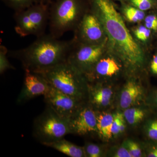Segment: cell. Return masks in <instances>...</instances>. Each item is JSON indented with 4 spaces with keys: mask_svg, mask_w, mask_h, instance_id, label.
I'll list each match as a JSON object with an SVG mask.
<instances>
[{
    "mask_svg": "<svg viewBox=\"0 0 157 157\" xmlns=\"http://www.w3.org/2000/svg\"><path fill=\"white\" fill-rule=\"evenodd\" d=\"M147 134L150 139L157 141V119L149 123L147 127Z\"/></svg>",
    "mask_w": 157,
    "mask_h": 157,
    "instance_id": "obj_26",
    "label": "cell"
},
{
    "mask_svg": "<svg viewBox=\"0 0 157 157\" xmlns=\"http://www.w3.org/2000/svg\"></svg>",
    "mask_w": 157,
    "mask_h": 157,
    "instance_id": "obj_33",
    "label": "cell"
},
{
    "mask_svg": "<svg viewBox=\"0 0 157 157\" xmlns=\"http://www.w3.org/2000/svg\"><path fill=\"white\" fill-rule=\"evenodd\" d=\"M56 0H42V2L45 3V4H48L50 5L53 2Z\"/></svg>",
    "mask_w": 157,
    "mask_h": 157,
    "instance_id": "obj_31",
    "label": "cell"
},
{
    "mask_svg": "<svg viewBox=\"0 0 157 157\" xmlns=\"http://www.w3.org/2000/svg\"><path fill=\"white\" fill-rule=\"evenodd\" d=\"M141 94L142 90L140 86L133 82H128L121 94V107L124 109L129 108L136 102Z\"/></svg>",
    "mask_w": 157,
    "mask_h": 157,
    "instance_id": "obj_14",
    "label": "cell"
},
{
    "mask_svg": "<svg viewBox=\"0 0 157 157\" xmlns=\"http://www.w3.org/2000/svg\"><path fill=\"white\" fill-rule=\"evenodd\" d=\"M124 12L127 19L132 22L141 21L145 15L144 11L133 6H126L124 8Z\"/></svg>",
    "mask_w": 157,
    "mask_h": 157,
    "instance_id": "obj_19",
    "label": "cell"
},
{
    "mask_svg": "<svg viewBox=\"0 0 157 157\" xmlns=\"http://www.w3.org/2000/svg\"><path fill=\"white\" fill-rule=\"evenodd\" d=\"M119 70V66L114 60L106 58L100 59L89 72H94L95 76H110Z\"/></svg>",
    "mask_w": 157,
    "mask_h": 157,
    "instance_id": "obj_15",
    "label": "cell"
},
{
    "mask_svg": "<svg viewBox=\"0 0 157 157\" xmlns=\"http://www.w3.org/2000/svg\"><path fill=\"white\" fill-rule=\"evenodd\" d=\"M135 33L137 39L141 41H145L150 36L151 30L145 26H141L136 29Z\"/></svg>",
    "mask_w": 157,
    "mask_h": 157,
    "instance_id": "obj_25",
    "label": "cell"
},
{
    "mask_svg": "<svg viewBox=\"0 0 157 157\" xmlns=\"http://www.w3.org/2000/svg\"><path fill=\"white\" fill-rule=\"evenodd\" d=\"M9 8L15 12L22 11L30 6L40 2L42 0H2Z\"/></svg>",
    "mask_w": 157,
    "mask_h": 157,
    "instance_id": "obj_17",
    "label": "cell"
},
{
    "mask_svg": "<svg viewBox=\"0 0 157 157\" xmlns=\"http://www.w3.org/2000/svg\"><path fill=\"white\" fill-rule=\"evenodd\" d=\"M147 157H157V147L153 148L152 149L149 153Z\"/></svg>",
    "mask_w": 157,
    "mask_h": 157,
    "instance_id": "obj_30",
    "label": "cell"
},
{
    "mask_svg": "<svg viewBox=\"0 0 157 157\" xmlns=\"http://www.w3.org/2000/svg\"><path fill=\"white\" fill-rule=\"evenodd\" d=\"M76 29L77 36L73 40L80 44H99L104 31L100 21L92 12L85 14Z\"/></svg>",
    "mask_w": 157,
    "mask_h": 157,
    "instance_id": "obj_9",
    "label": "cell"
},
{
    "mask_svg": "<svg viewBox=\"0 0 157 157\" xmlns=\"http://www.w3.org/2000/svg\"><path fill=\"white\" fill-rule=\"evenodd\" d=\"M73 44V39L61 41L45 34L28 47L9 54L21 62L25 71L42 73L67 61Z\"/></svg>",
    "mask_w": 157,
    "mask_h": 157,
    "instance_id": "obj_2",
    "label": "cell"
},
{
    "mask_svg": "<svg viewBox=\"0 0 157 157\" xmlns=\"http://www.w3.org/2000/svg\"><path fill=\"white\" fill-rule=\"evenodd\" d=\"M86 156L100 157L102 155L101 147L94 143H88L84 147Z\"/></svg>",
    "mask_w": 157,
    "mask_h": 157,
    "instance_id": "obj_23",
    "label": "cell"
},
{
    "mask_svg": "<svg viewBox=\"0 0 157 157\" xmlns=\"http://www.w3.org/2000/svg\"><path fill=\"white\" fill-rule=\"evenodd\" d=\"M115 157H132L128 150L126 147H121L118 149L117 151L114 155Z\"/></svg>",
    "mask_w": 157,
    "mask_h": 157,
    "instance_id": "obj_28",
    "label": "cell"
},
{
    "mask_svg": "<svg viewBox=\"0 0 157 157\" xmlns=\"http://www.w3.org/2000/svg\"><path fill=\"white\" fill-rule=\"evenodd\" d=\"M156 101H157V96H156Z\"/></svg>",
    "mask_w": 157,
    "mask_h": 157,
    "instance_id": "obj_32",
    "label": "cell"
},
{
    "mask_svg": "<svg viewBox=\"0 0 157 157\" xmlns=\"http://www.w3.org/2000/svg\"><path fill=\"white\" fill-rule=\"evenodd\" d=\"M8 50L6 46L1 45L0 47V73L2 74L7 70L15 69L10 63L7 58Z\"/></svg>",
    "mask_w": 157,
    "mask_h": 157,
    "instance_id": "obj_20",
    "label": "cell"
},
{
    "mask_svg": "<svg viewBox=\"0 0 157 157\" xmlns=\"http://www.w3.org/2000/svg\"><path fill=\"white\" fill-rule=\"evenodd\" d=\"M91 107L83 105L69 121L71 134L84 135L92 132L98 133L97 113Z\"/></svg>",
    "mask_w": 157,
    "mask_h": 157,
    "instance_id": "obj_11",
    "label": "cell"
},
{
    "mask_svg": "<svg viewBox=\"0 0 157 157\" xmlns=\"http://www.w3.org/2000/svg\"><path fill=\"white\" fill-rule=\"evenodd\" d=\"M151 68L153 73L157 74V55L154 56L151 65Z\"/></svg>",
    "mask_w": 157,
    "mask_h": 157,
    "instance_id": "obj_29",
    "label": "cell"
},
{
    "mask_svg": "<svg viewBox=\"0 0 157 157\" xmlns=\"http://www.w3.org/2000/svg\"><path fill=\"white\" fill-rule=\"evenodd\" d=\"M91 11L101 22L107 34L111 48L128 66L140 67L143 51L132 36L112 0H89Z\"/></svg>",
    "mask_w": 157,
    "mask_h": 157,
    "instance_id": "obj_1",
    "label": "cell"
},
{
    "mask_svg": "<svg viewBox=\"0 0 157 157\" xmlns=\"http://www.w3.org/2000/svg\"><path fill=\"white\" fill-rule=\"evenodd\" d=\"M44 97L47 106L63 118L69 121L83 106L82 101L61 92L51 85Z\"/></svg>",
    "mask_w": 157,
    "mask_h": 157,
    "instance_id": "obj_8",
    "label": "cell"
},
{
    "mask_svg": "<svg viewBox=\"0 0 157 157\" xmlns=\"http://www.w3.org/2000/svg\"><path fill=\"white\" fill-rule=\"evenodd\" d=\"M125 124L124 121V115L118 112L114 115L112 127L113 135H117L124 131Z\"/></svg>",
    "mask_w": 157,
    "mask_h": 157,
    "instance_id": "obj_21",
    "label": "cell"
},
{
    "mask_svg": "<svg viewBox=\"0 0 157 157\" xmlns=\"http://www.w3.org/2000/svg\"><path fill=\"white\" fill-rule=\"evenodd\" d=\"M84 1L56 0L52 3L49 6V34L59 39L67 32L75 29L86 13H83Z\"/></svg>",
    "mask_w": 157,
    "mask_h": 157,
    "instance_id": "obj_3",
    "label": "cell"
},
{
    "mask_svg": "<svg viewBox=\"0 0 157 157\" xmlns=\"http://www.w3.org/2000/svg\"><path fill=\"white\" fill-rule=\"evenodd\" d=\"M90 101L96 107H106L109 104L112 98L113 92L109 88L100 86H88Z\"/></svg>",
    "mask_w": 157,
    "mask_h": 157,
    "instance_id": "obj_13",
    "label": "cell"
},
{
    "mask_svg": "<svg viewBox=\"0 0 157 157\" xmlns=\"http://www.w3.org/2000/svg\"><path fill=\"white\" fill-rule=\"evenodd\" d=\"M97 128L99 136L104 139L112 137V127L114 115L107 113L97 114Z\"/></svg>",
    "mask_w": 157,
    "mask_h": 157,
    "instance_id": "obj_16",
    "label": "cell"
},
{
    "mask_svg": "<svg viewBox=\"0 0 157 157\" xmlns=\"http://www.w3.org/2000/svg\"><path fill=\"white\" fill-rule=\"evenodd\" d=\"M44 145L54 149L68 156H86L84 147L77 146L64 138L51 143L46 144Z\"/></svg>",
    "mask_w": 157,
    "mask_h": 157,
    "instance_id": "obj_12",
    "label": "cell"
},
{
    "mask_svg": "<svg viewBox=\"0 0 157 157\" xmlns=\"http://www.w3.org/2000/svg\"><path fill=\"white\" fill-rule=\"evenodd\" d=\"M145 25L147 28L157 31V16L154 15H150L147 16L145 18Z\"/></svg>",
    "mask_w": 157,
    "mask_h": 157,
    "instance_id": "obj_27",
    "label": "cell"
},
{
    "mask_svg": "<svg viewBox=\"0 0 157 157\" xmlns=\"http://www.w3.org/2000/svg\"><path fill=\"white\" fill-rule=\"evenodd\" d=\"M33 129L34 137L43 145L71 134L69 121L60 116L48 106L34 120Z\"/></svg>",
    "mask_w": 157,
    "mask_h": 157,
    "instance_id": "obj_6",
    "label": "cell"
},
{
    "mask_svg": "<svg viewBox=\"0 0 157 157\" xmlns=\"http://www.w3.org/2000/svg\"><path fill=\"white\" fill-rule=\"evenodd\" d=\"M76 48L73 44L67 61L81 73L87 72L93 67L102 56L104 45L100 43L78 44Z\"/></svg>",
    "mask_w": 157,
    "mask_h": 157,
    "instance_id": "obj_7",
    "label": "cell"
},
{
    "mask_svg": "<svg viewBox=\"0 0 157 157\" xmlns=\"http://www.w3.org/2000/svg\"><path fill=\"white\" fill-rule=\"evenodd\" d=\"M131 5L143 11L153 9L156 5L155 0H129Z\"/></svg>",
    "mask_w": 157,
    "mask_h": 157,
    "instance_id": "obj_22",
    "label": "cell"
},
{
    "mask_svg": "<svg viewBox=\"0 0 157 157\" xmlns=\"http://www.w3.org/2000/svg\"><path fill=\"white\" fill-rule=\"evenodd\" d=\"M50 5L37 3L22 11L14 13V30L21 37L33 35L39 37L45 34L48 25Z\"/></svg>",
    "mask_w": 157,
    "mask_h": 157,
    "instance_id": "obj_5",
    "label": "cell"
},
{
    "mask_svg": "<svg viewBox=\"0 0 157 157\" xmlns=\"http://www.w3.org/2000/svg\"><path fill=\"white\" fill-rule=\"evenodd\" d=\"M49 84L61 92L82 101L88 86L84 84L80 71L67 61L40 73Z\"/></svg>",
    "mask_w": 157,
    "mask_h": 157,
    "instance_id": "obj_4",
    "label": "cell"
},
{
    "mask_svg": "<svg viewBox=\"0 0 157 157\" xmlns=\"http://www.w3.org/2000/svg\"><path fill=\"white\" fill-rule=\"evenodd\" d=\"M50 87V84L42 74L25 71L23 85L17 97V103L23 104L36 97L44 96Z\"/></svg>",
    "mask_w": 157,
    "mask_h": 157,
    "instance_id": "obj_10",
    "label": "cell"
},
{
    "mask_svg": "<svg viewBox=\"0 0 157 157\" xmlns=\"http://www.w3.org/2000/svg\"><path fill=\"white\" fill-rule=\"evenodd\" d=\"M125 146L128 150L132 157L141 156V151L140 147L136 142L131 140H128L126 142Z\"/></svg>",
    "mask_w": 157,
    "mask_h": 157,
    "instance_id": "obj_24",
    "label": "cell"
},
{
    "mask_svg": "<svg viewBox=\"0 0 157 157\" xmlns=\"http://www.w3.org/2000/svg\"><path fill=\"white\" fill-rule=\"evenodd\" d=\"M123 115L130 124L134 125L142 121L144 117V113L139 108H128L124 111Z\"/></svg>",
    "mask_w": 157,
    "mask_h": 157,
    "instance_id": "obj_18",
    "label": "cell"
}]
</instances>
